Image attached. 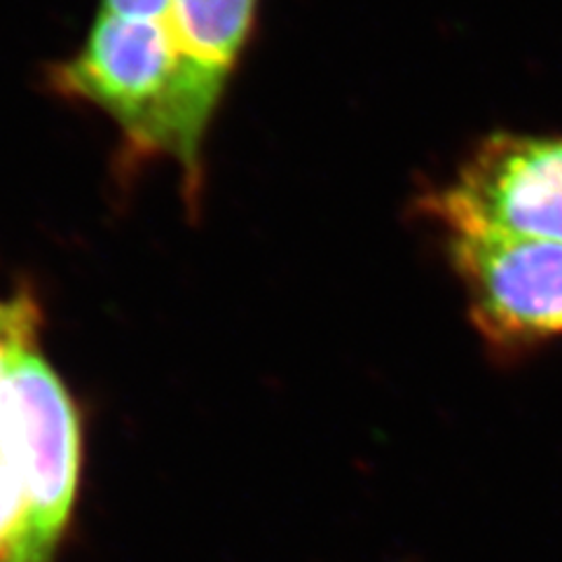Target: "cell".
Listing matches in <instances>:
<instances>
[{
  "instance_id": "277c9868",
  "label": "cell",
  "mask_w": 562,
  "mask_h": 562,
  "mask_svg": "<svg viewBox=\"0 0 562 562\" xmlns=\"http://www.w3.org/2000/svg\"><path fill=\"white\" fill-rule=\"evenodd\" d=\"M0 454L20 479L45 549L55 555L80 473L74 401L41 351L12 368L0 396Z\"/></svg>"
},
{
  "instance_id": "52a82bcc",
  "label": "cell",
  "mask_w": 562,
  "mask_h": 562,
  "mask_svg": "<svg viewBox=\"0 0 562 562\" xmlns=\"http://www.w3.org/2000/svg\"><path fill=\"white\" fill-rule=\"evenodd\" d=\"M41 307L33 295L16 291L0 295V396L12 368L38 351Z\"/></svg>"
},
{
  "instance_id": "3957f363",
  "label": "cell",
  "mask_w": 562,
  "mask_h": 562,
  "mask_svg": "<svg viewBox=\"0 0 562 562\" xmlns=\"http://www.w3.org/2000/svg\"><path fill=\"white\" fill-rule=\"evenodd\" d=\"M471 322L495 347L562 336V241L495 231H446Z\"/></svg>"
},
{
  "instance_id": "5b68a950",
  "label": "cell",
  "mask_w": 562,
  "mask_h": 562,
  "mask_svg": "<svg viewBox=\"0 0 562 562\" xmlns=\"http://www.w3.org/2000/svg\"><path fill=\"white\" fill-rule=\"evenodd\" d=\"M260 0H171V31L206 78L227 90L258 22Z\"/></svg>"
},
{
  "instance_id": "6da1fadb",
  "label": "cell",
  "mask_w": 562,
  "mask_h": 562,
  "mask_svg": "<svg viewBox=\"0 0 562 562\" xmlns=\"http://www.w3.org/2000/svg\"><path fill=\"white\" fill-rule=\"evenodd\" d=\"M169 16L97 10L80 47L52 66L47 78L59 97L109 115L134 160H173L188 206H198L206 136L227 90L192 64Z\"/></svg>"
},
{
  "instance_id": "7a4b0ae2",
  "label": "cell",
  "mask_w": 562,
  "mask_h": 562,
  "mask_svg": "<svg viewBox=\"0 0 562 562\" xmlns=\"http://www.w3.org/2000/svg\"><path fill=\"white\" fill-rule=\"evenodd\" d=\"M446 231L562 241V138L492 134L454 179L419 202Z\"/></svg>"
},
{
  "instance_id": "8992f818",
  "label": "cell",
  "mask_w": 562,
  "mask_h": 562,
  "mask_svg": "<svg viewBox=\"0 0 562 562\" xmlns=\"http://www.w3.org/2000/svg\"><path fill=\"white\" fill-rule=\"evenodd\" d=\"M0 562H52L24 487L0 454Z\"/></svg>"
}]
</instances>
